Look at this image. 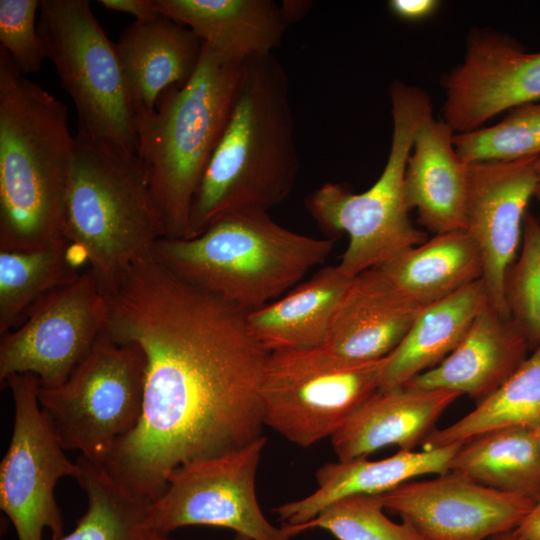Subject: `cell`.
Masks as SVG:
<instances>
[{"label":"cell","instance_id":"obj_32","mask_svg":"<svg viewBox=\"0 0 540 540\" xmlns=\"http://www.w3.org/2000/svg\"><path fill=\"white\" fill-rule=\"evenodd\" d=\"M454 145L467 163L513 161L540 155V101L516 107L497 124L456 133Z\"/></svg>","mask_w":540,"mask_h":540},{"label":"cell","instance_id":"obj_28","mask_svg":"<svg viewBox=\"0 0 540 540\" xmlns=\"http://www.w3.org/2000/svg\"><path fill=\"white\" fill-rule=\"evenodd\" d=\"M76 481L87 496L86 512L56 540H174L147 522L149 503L116 481L103 464L79 456Z\"/></svg>","mask_w":540,"mask_h":540},{"label":"cell","instance_id":"obj_39","mask_svg":"<svg viewBox=\"0 0 540 540\" xmlns=\"http://www.w3.org/2000/svg\"><path fill=\"white\" fill-rule=\"evenodd\" d=\"M533 197L537 200L539 204V216L537 217L540 224V155L536 164V174H535V187Z\"/></svg>","mask_w":540,"mask_h":540},{"label":"cell","instance_id":"obj_14","mask_svg":"<svg viewBox=\"0 0 540 540\" xmlns=\"http://www.w3.org/2000/svg\"><path fill=\"white\" fill-rule=\"evenodd\" d=\"M443 85V120L455 133L476 130L503 111L540 101V52L498 32L473 31L464 61Z\"/></svg>","mask_w":540,"mask_h":540},{"label":"cell","instance_id":"obj_36","mask_svg":"<svg viewBox=\"0 0 540 540\" xmlns=\"http://www.w3.org/2000/svg\"><path fill=\"white\" fill-rule=\"evenodd\" d=\"M106 9L131 14L135 20L145 21L160 15L154 0H100Z\"/></svg>","mask_w":540,"mask_h":540},{"label":"cell","instance_id":"obj_35","mask_svg":"<svg viewBox=\"0 0 540 540\" xmlns=\"http://www.w3.org/2000/svg\"><path fill=\"white\" fill-rule=\"evenodd\" d=\"M440 2L436 0H391L388 2L390 11L406 21H418L436 12Z\"/></svg>","mask_w":540,"mask_h":540},{"label":"cell","instance_id":"obj_12","mask_svg":"<svg viewBox=\"0 0 540 540\" xmlns=\"http://www.w3.org/2000/svg\"><path fill=\"white\" fill-rule=\"evenodd\" d=\"M14 419L10 442L0 463V509L9 518L18 540H52L64 535L61 509L55 498L57 482L76 479L79 465L65 454L39 400L40 386L31 373L10 376Z\"/></svg>","mask_w":540,"mask_h":540},{"label":"cell","instance_id":"obj_16","mask_svg":"<svg viewBox=\"0 0 540 540\" xmlns=\"http://www.w3.org/2000/svg\"><path fill=\"white\" fill-rule=\"evenodd\" d=\"M538 157L469 163L465 231L481 255L488 303L507 318L504 282L521 247Z\"/></svg>","mask_w":540,"mask_h":540},{"label":"cell","instance_id":"obj_19","mask_svg":"<svg viewBox=\"0 0 540 540\" xmlns=\"http://www.w3.org/2000/svg\"><path fill=\"white\" fill-rule=\"evenodd\" d=\"M530 345L511 318L488 302L459 345L437 366L406 385L467 394L477 404L493 394L527 359Z\"/></svg>","mask_w":540,"mask_h":540},{"label":"cell","instance_id":"obj_33","mask_svg":"<svg viewBox=\"0 0 540 540\" xmlns=\"http://www.w3.org/2000/svg\"><path fill=\"white\" fill-rule=\"evenodd\" d=\"M504 296L509 317L534 350L540 343V224L530 212L519 255L506 273Z\"/></svg>","mask_w":540,"mask_h":540},{"label":"cell","instance_id":"obj_23","mask_svg":"<svg viewBox=\"0 0 540 540\" xmlns=\"http://www.w3.org/2000/svg\"><path fill=\"white\" fill-rule=\"evenodd\" d=\"M160 15L188 27L203 43L246 62L273 54L288 24L272 0H154Z\"/></svg>","mask_w":540,"mask_h":540},{"label":"cell","instance_id":"obj_6","mask_svg":"<svg viewBox=\"0 0 540 540\" xmlns=\"http://www.w3.org/2000/svg\"><path fill=\"white\" fill-rule=\"evenodd\" d=\"M63 232L101 290L166 237L148 170L137 153L77 133Z\"/></svg>","mask_w":540,"mask_h":540},{"label":"cell","instance_id":"obj_2","mask_svg":"<svg viewBox=\"0 0 540 540\" xmlns=\"http://www.w3.org/2000/svg\"><path fill=\"white\" fill-rule=\"evenodd\" d=\"M299 168L286 70L274 54L253 57L195 192L185 238L231 213L268 212L290 195Z\"/></svg>","mask_w":540,"mask_h":540},{"label":"cell","instance_id":"obj_11","mask_svg":"<svg viewBox=\"0 0 540 540\" xmlns=\"http://www.w3.org/2000/svg\"><path fill=\"white\" fill-rule=\"evenodd\" d=\"M266 437L223 454L185 463L168 477L161 495L147 506V522L170 534L191 525L232 529L251 540H289L272 525L256 497V473Z\"/></svg>","mask_w":540,"mask_h":540},{"label":"cell","instance_id":"obj_8","mask_svg":"<svg viewBox=\"0 0 540 540\" xmlns=\"http://www.w3.org/2000/svg\"><path fill=\"white\" fill-rule=\"evenodd\" d=\"M37 30L46 59L78 115V133L137 153L136 120L115 43L87 0H40Z\"/></svg>","mask_w":540,"mask_h":540},{"label":"cell","instance_id":"obj_26","mask_svg":"<svg viewBox=\"0 0 540 540\" xmlns=\"http://www.w3.org/2000/svg\"><path fill=\"white\" fill-rule=\"evenodd\" d=\"M377 268L400 294L420 307L483 276L480 252L465 230L437 234Z\"/></svg>","mask_w":540,"mask_h":540},{"label":"cell","instance_id":"obj_15","mask_svg":"<svg viewBox=\"0 0 540 540\" xmlns=\"http://www.w3.org/2000/svg\"><path fill=\"white\" fill-rule=\"evenodd\" d=\"M379 495L384 509L399 515L427 540L488 539L515 530L536 504L452 472L409 481Z\"/></svg>","mask_w":540,"mask_h":540},{"label":"cell","instance_id":"obj_5","mask_svg":"<svg viewBox=\"0 0 540 540\" xmlns=\"http://www.w3.org/2000/svg\"><path fill=\"white\" fill-rule=\"evenodd\" d=\"M333 248V238L289 230L266 211H241L197 237L162 238L153 254L186 282L248 312L280 297Z\"/></svg>","mask_w":540,"mask_h":540},{"label":"cell","instance_id":"obj_29","mask_svg":"<svg viewBox=\"0 0 540 540\" xmlns=\"http://www.w3.org/2000/svg\"><path fill=\"white\" fill-rule=\"evenodd\" d=\"M68 242L25 251H0V336L21 324L51 292L83 272Z\"/></svg>","mask_w":540,"mask_h":540},{"label":"cell","instance_id":"obj_37","mask_svg":"<svg viewBox=\"0 0 540 540\" xmlns=\"http://www.w3.org/2000/svg\"><path fill=\"white\" fill-rule=\"evenodd\" d=\"M514 531L523 539L540 540V500Z\"/></svg>","mask_w":540,"mask_h":540},{"label":"cell","instance_id":"obj_18","mask_svg":"<svg viewBox=\"0 0 540 540\" xmlns=\"http://www.w3.org/2000/svg\"><path fill=\"white\" fill-rule=\"evenodd\" d=\"M135 120L153 113L162 97L193 76L203 42L166 17L135 20L115 43Z\"/></svg>","mask_w":540,"mask_h":540},{"label":"cell","instance_id":"obj_27","mask_svg":"<svg viewBox=\"0 0 540 540\" xmlns=\"http://www.w3.org/2000/svg\"><path fill=\"white\" fill-rule=\"evenodd\" d=\"M449 472L500 492L540 500V446L528 425L491 430L463 442Z\"/></svg>","mask_w":540,"mask_h":540},{"label":"cell","instance_id":"obj_22","mask_svg":"<svg viewBox=\"0 0 540 540\" xmlns=\"http://www.w3.org/2000/svg\"><path fill=\"white\" fill-rule=\"evenodd\" d=\"M462 443L435 449L399 450L381 460L358 458L327 462L316 472L318 488L310 495L275 509L279 518L300 525L316 517L333 502L351 495H379L426 474H446Z\"/></svg>","mask_w":540,"mask_h":540},{"label":"cell","instance_id":"obj_21","mask_svg":"<svg viewBox=\"0 0 540 540\" xmlns=\"http://www.w3.org/2000/svg\"><path fill=\"white\" fill-rule=\"evenodd\" d=\"M455 131L433 117L418 129L404 176V192L418 223L433 234L465 230L469 163L457 153Z\"/></svg>","mask_w":540,"mask_h":540},{"label":"cell","instance_id":"obj_9","mask_svg":"<svg viewBox=\"0 0 540 540\" xmlns=\"http://www.w3.org/2000/svg\"><path fill=\"white\" fill-rule=\"evenodd\" d=\"M146 369L139 345L118 342L105 330L64 383L39 386L40 406L64 449L103 464L138 425Z\"/></svg>","mask_w":540,"mask_h":540},{"label":"cell","instance_id":"obj_40","mask_svg":"<svg viewBox=\"0 0 540 540\" xmlns=\"http://www.w3.org/2000/svg\"><path fill=\"white\" fill-rule=\"evenodd\" d=\"M487 540H526L518 536L514 530L502 532L489 537Z\"/></svg>","mask_w":540,"mask_h":540},{"label":"cell","instance_id":"obj_42","mask_svg":"<svg viewBox=\"0 0 540 540\" xmlns=\"http://www.w3.org/2000/svg\"><path fill=\"white\" fill-rule=\"evenodd\" d=\"M233 540H251L249 537L242 534H236Z\"/></svg>","mask_w":540,"mask_h":540},{"label":"cell","instance_id":"obj_41","mask_svg":"<svg viewBox=\"0 0 540 540\" xmlns=\"http://www.w3.org/2000/svg\"><path fill=\"white\" fill-rule=\"evenodd\" d=\"M534 435H535V438L540 446V417L530 425Z\"/></svg>","mask_w":540,"mask_h":540},{"label":"cell","instance_id":"obj_38","mask_svg":"<svg viewBox=\"0 0 540 540\" xmlns=\"http://www.w3.org/2000/svg\"><path fill=\"white\" fill-rule=\"evenodd\" d=\"M311 6L309 1H283V4L280 5L282 14L287 24L301 19L304 17Z\"/></svg>","mask_w":540,"mask_h":540},{"label":"cell","instance_id":"obj_17","mask_svg":"<svg viewBox=\"0 0 540 540\" xmlns=\"http://www.w3.org/2000/svg\"><path fill=\"white\" fill-rule=\"evenodd\" d=\"M377 267L353 277L339 299L322 345L350 362L380 360L401 343L422 311Z\"/></svg>","mask_w":540,"mask_h":540},{"label":"cell","instance_id":"obj_31","mask_svg":"<svg viewBox=\"0 0 540 540\" xmlns=\"http://www.w3.org/2000/svg\"><path fill=\"white\" fill-rule=\"evenodd\" d=\"M383 509L380 495H351L328 505L306 523L283 525L293 536L321 528L338 540H427L408 522L391 521Z\"/></svg>","mask_w":540,"mask_h":540},{"label":"cell","instance_id":"obj_10","mask_svg":"<svg viewBox=\"0 0 540 540\" xmlns=\"http://www.w3.org/2000/svg\"><path fill=\"white\" fill-rule=\"evenodd\" d=\"M386 362H350L322 346L270 352L260 385L264 425L300 447L331 438L379 390Z\"/></svg>","mask_w":540,"mask_h":540},{"label":"cell","instance_id":"obj_24","mask_svg":"<svg viewBox=\"0 0 540 540\" xmlns=\"http://www.w3.org/2000/svg\"><path fill=\"white\" fill-rule=\"evenodd\" d=\"M487 302L480 279L424 307L401 343L387 356L378 391L403 387L440 364L459 345Z\"/></svg>","mask_w":540,"mask_h":540},{"label":"cell","instance_id":"obj_7","mask_svg":"<svg viewBox=\"0 0 540 540\" xmlns=\"http://www.w3.org/2000/svg\"><path fill=\"white\" fill-rule=\"evenodd\" d=\"M393 132L385 167L366 191L354 194L342 184L325 183L305 201L308 213L326 233L344 232L349 243L341 271L353 278L427 240L410 217L404 176L420 126L433 117L429 96L401 82L390 86Z\"/></svg>","mask_w":540,"mask_h":540},{"label":"cell","instance_id":"obj_20","mask_svg":"<svg viewBox=\"0 0 540 540\" xmlns=\"http://www.w3.org/2000/svg\"><path fill=\"white\" fill-rule=\"evenodd\" d=\"M461 394L407 386L377 391L331 436L340 461L366 458L389 445L413 450L435 430L441 414Z\"/></svg>","mask_w":540,"mask_h":540},{"label":"cell","instance_id":"obj_4","mask_svg":"<svg viewBox=\"0 0 540 540\" xmlns=\"http://www.w3.org/2000/svg\"><path fill=\"white\" fill-rule=\"evenodd\" d=\"M245 63L203 43L187 84L136 120L137 154L148 170L166 238L186 236L195 192L230 118Z\"/></svg>","mask_w":540,"mask_h":540},{"label":"cell","instance_id":"obj_1","mask_svg":"<svg viewBox=\"0 0 540 540\" xmlns=\"http://www.w3.org/2000/svg\"><path fill=\"white\" fill-rule=\"evenodd\" d=\"M102 293L106 332L139 345L147 362L138 425L103 466L150 503L179 466L262 436L269 352L250 334L245 311L186 282L153 253Z\"/></svg>","mask_w":540,"mask_h":540},{"label":"cell","instance_id":"obj_30","mask_svg":"<svg viewBox=\"0 0 540 540\" xmlns=\"http://www.w3.org/2000/svg\"><path fill=\"white\" fill-rule=\"evenodd\" d=\"M540 417V343L522 365L488 398L450 426L434 430L424 449L463 443L485 432L530 426Z\"/></svg>","mask_w":540,"mask_h":540},{"label":"cell","instance_id":"obj_34","mask_svg":"<svg viewBox=\"0 0 540 540\" xmlns=\"http://www.w3.org/2000/svg\"><path fill=\"white\" fill-rule=\"evenodd\" d=\"M39 0H0V48L24 75L40 70L45 57L37 30Z\"/></svg>","mask_w":540,"mask_h":540},{"label":"cell","instance_id":"obj_25","mask_svg":"<svg viewBox=\"0 0 540 540\" xmlns=\"http://www.w3.org/2000/svg\"><path fill=\"white\" fill-rule=\"evenodd\" d=\"M351 279L338 265L322 268L284 297L246 312L250 334L269 353L322 346Z\"/></svg>","mask_w":540,"mask_h":540},{"label":"cell","instance_id":"obj_13","mask_svg":"<svg viewBox=\"0 0 540 540\" xmlns=\"http://www.w3.org/2000/svg\"><path fill=\"white\" fill-rule=\"evenodd\" d=\"M104 295L88 268L42 298L25 320L0 339V381L37 376L41 387L64 383L106 330Z\"/></svg>","mask_w":540,"mask_h":540},{"label":"cell","instance_id":"obj_3","mask_svg":"<svg viewBox=\"0 0 540 540\" xmlns=\"http://www.w3.org/2000/svg\"><path fill=\"white\" fill-rule=\"evenodd\" d=\"M64 103L0 48V251L67 242L64 205L75 136Z\"/></svg>","mask_w":540,"mask_h":540}]
</instances>
